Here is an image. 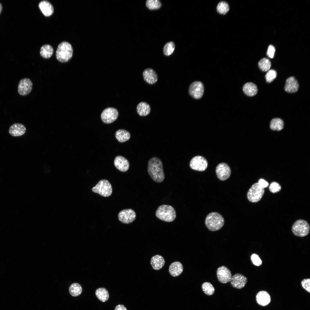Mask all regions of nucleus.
Instances as JSON below:
<instances>
[{"mask_svg":"<svg viewBox=\"0 0 310 310\" xmlns=\"http://www.w3.org/2000/svg\"><path fill=\"white\" fill-rule=\"evenodd\" d=\"M148 172L149 175L154 181L162 182L165 178L162 162L156 157L151 158L148 162Z\"/></svg>","mask_w":310,"mask_h":310,"instance_id":"1","label":"nucleus"},{"mask_svg":"<svg viewBox=\"0 0 310 310\" xmlns=\"http://www.w3.org/2000/svg\"><path fill=\"white\" fill-rule=\"evenodd\" d=\"M224 219L219 213L213 212L206 216L205 224L208 228L211 231H216L220 229L224 225Z\"/></svg>","mask_w":310,"mask_h":310,"instance_id":"2","label":"nucleus"},{"mask_svg":"<svg viewBox=\"0 0 310 310\" xmlns=\"http://www.w3.org/2000/svg\"><path fill=\"white\" fill-rule=\"evenodd\" d=\"M73 49L71 45L68 42L63 41L58 45L56 52L57 59L61 63L68 61L72 57Z\"/></svg>","mask_w":310,"mask_h":310,"instance_id":"3","label":"nucleus"},{"mask_svg":"<svg viewBox=\"0 0 310 310\" xmlns=\"http://www.w3.org/2000/svg\"><path fill=\"white\" fill-rule=\"evenodd\" d=\"M155 214L159 219L167 222L173 221L176 216L174 208L171 206L166 204L159 206L156 211Z\"/></svg>","mask_w":310,"mask_h":310,"instance_id":"4","label":"nucleus"},{"mask_svg":"<svg viewBox=\"0 0 310 310\" xmlns=\"http://www.w3.org/2000/svg\"><path fill=\"white\" fill-rule=\"evenodd\" d=\"M310 226L306 220L300 219L296 221L292 227L293 234L297 236L303 237L307 235L310 231Z\"/></svg>","mask_w":310,"mask_h":310,"instance_id":"5","label":"nucleus"},{"mask_svg":"<svg viewBox=\"0 0 310 310\" xmlns=\"http://www.w3.org/2000/svg\"><path fill=\"white\" fill-rule=\"evenodd\" d=\"M92 191L103 197L110 196L112 193V188L108 180L103 179L100 181L92 189Z\"/></svg>","mask_w":310,"mask_h":310,"instance_id":"6","label":"nucleus"},{"mask_svg":"<svg viewBox=\"0 0 310 310\" xmlns=\"http://www.w3.org/2000/svg\"><path fill=\"white\" fill-rule=\"evenodd\" d=\"M264 193V189L261 187L258 183H256L249 190L247 194V198L251 202H257L261 200Z\"/></svg>","mask_w":310,"mask_h":310,"instance_id":"7","label":"nucleus"},{"mask_svg":"<svg viewBox=\"0 0 310 310\" xmlns=\"http://www.w3.org/2000/svg\"><path fill=\"white\" fill-rule=\"evenodd\" d=\"M119 113L117 110L114 108L108 107L104 110L101 115V118L103 123L106 124L111 123L118 118Z\"/></svg>","mask_w":310,"mask_h":310,"instance_id":"8","label":"nucleus"},{"mask_svg":"<svg viewBox=\"0 0 310 310\" xmlns=\"http://www.w3.org/2000/svg\"><path fill=\"white\" fill-rule=\"evenodd\" d=\"M204 92L203 84L201 82L195 81L192 83L189 86V93L194 99H200L203 96Z\"/></svg>","mask_w":310,"mask_h":310,"instance_id":"9","label":"nucleus"},{"mask_svg":"<svg viewBox=\"0 0 310 310\" xmlns=\"http://www.w3.org/2000/svg\"><path fill=\"white\" fill-rule=\"evenodd\" d=\"M208 162L203 157L197 156H194L191 160L189 166L194 170L202 171L205 170L208 166Z\"/></svg>","mask_w":310,"mask_h":310,"instance_id":"10","label":"nucleus"},{"mask_svg":"<svg viewBox=\"0 0 310 310\" xmlns=\"http://www.w3.org/2000/svg\"><path fill=\"white\" fill-rule=\"evenodd\" d=\"M119 220L122 223L128 224L132 223L135 219L136 213L131 209H126L120 211L118 214Z\"/></svg>","mask_w":310,"mask_h":310,"instance_id":"11","label":"nucleus"},{"mask_svg":"<svg viewBox=\"0 0 310 310\" xmlns=\"http://www.w3.org/2000/svg\"><path fill=\"white\" fill-rule=\"evenodd\" d=\"M32 83L29 78H25L21 80L18 86V92L21 96H25L29 94L31 91Z\"/></svg>","mask_w":310,"mask_h":310,"instance_id":"12","label":"nucleus"},{"mask_svg":"<svg viewBox=\"0 0 310 310\" xmlns=\"http://www.w3.org/2000/svg\"><path fill=\"white\" fill-rule=\"evenodd\" d=\"M216 172L217 177L220 180L225 181L230 177L231 170L229 166L226 164L221 163L218 165L216 168Z\"/></svg>","mask_w":310,"mask_h":310,"instance_id":"13","label":"nucleus"},{"mask_svg":"<svg viewBox=\"0 0 310 310\" xmlns=\"http://www.w3.org/2000/svg\"><path fill=\"white\" fill-rule=\"evenodd\" d=\"M216 275L218 280L223 284L230 282L232 277L230 270L224 266H221L218 268Z\"/></svg>","mask_w":310,"mask_h":310,"instance_id":"14","label":"nucleus"},{"mask_svg":"<svg viewBox=\"0 0 310 310\" xmlns=\"http://www.w3.org/2000/svg\"><path fill=\"white\" fill-rule=\"evenodd\" d=\"M230 282L231 284L233 287L238 289H241L243 288L246 284L247 279L242 274L237 273L232 276Z\"/></svg>","mask_w":310,"mask_h":310,"instance_id":"15","label":"nucleus"},{"mask_svg":"<svg viewBox=\"0 0 310 310\" xmlns=\"http://www.w3.org/2000/svg\"><path fill=\"white\" fill-rule=\"evenodd\" d=\"M143 76L145 81L150 84H155L158 79V76L156 71L150 68L146 69L144 70Z\"/></svg>","mask_w":310,"mask_h":310,"instance_id":"16","label":"nucleus"},{"mask_svg":"<svg viewBox=\"0 0 310 310\" xmlns=\"http://www.w3.org/2000/svg\"><path fill=\"white\" fill-rule=\"evenodd\" d=\"M114 162L116 168L121 172H126L129 168V161L125 158L122 156H117L114 159Z\"/></svg>","mask_w":310,"mask_h":310,"instance_id":"17","label":"nucleus"},{"mask_svg":"<svg viewBox=\"0 0 310 310\" xmlns=\"http://www.w3.org/2000/svg\"><path fill=\"white\" fill-rule=\"evenodd\" d=\"M26 131V128L23 124L20 123H15L10 127L9 132L11 136L18 137L24 134Z\"/></svg>","mask_w":310,"mask_h":310,"instance_id":"18","label":"nucleus"},{"mask_svg":"<svg viewBox=\"0 0 310 310\" xmlns=\"http://www.w3.org/2000/svg\"><path fill=\"white\" fill-rule=\"evenodd\" d=\"M299 88V83L294 77H290L286 79L284 86L286 91L290 93L295 92L298 91Z\"/></svg>","mask_w":310,"mask_h":310,"instance_id":"19","label":"nucleus"},{"mask_svg":"<svg viewBox=\"0 0 310 310\" xmlns=\"http://www.w3.org/2000/svg\"><path fill=\"white\" fill-rule=\"evenodd\" d=\"M257 303L262 306L267 305L270 303L271 297L269 294L265 291L259 292L256 296Z\"/></svg>","mask_w":310,"mask_h":310,"instance_id":"20","label":"nucleus"},{"mask_svg":"<svg viewBox=\"0 0 310 310\" xmlns=\"http://www.w3.org/2000/svg\"><path fill=\"white\" fill-rule=\"evenodd\" d=\"M40 9L46 16L51 15L54 12V8L52 4L49 1L44 0L40 2L38 5Z\"/></svg>","mask_w":310,"mask_h":310,"instance_id":"21","label":"nucleus"},{"mask_svg":"<svg viewBox=\"0 0 310 310\" xmlns=\"http://www.w3.org/2000/svg\"><path fill=\"white\" fill-rule=\"evenodd\" d=\"M170 274L173 276L177 277L180 275L183 270L182 264L180 262L175 261L169 266L168 269Z\"/></svg>","mask_w":310,"mask_h":310,"instance_id":"22","label":"nucleus"},{"mask_svg":"<svg viewBox=\"0 0 310 310\" xmlns=\"http://www.w3.org/2000/svg\"><path fill=\"white\" fill-rule=\"evenodd\" d=\"M165 260L162 256L157 255L152 257L150 264L153 269L159 270L161 269L165 264Z\"/></svg>","mask_w":310,"mask_h":310,"instance_id":"23","label":"nucleus"},{"mask_svg":"<svg viewBox=\"0 0 310 310\" xmlns=\"http://www.w3.org/2000/svg\"><path fill=\"white\" fill-rule=\"evenodd\" d=\"M136 110L138 114L141 116H146L148 115L151 111L149 104L145 102H142L137 105Z\"/></svg>","mask_w":310,"mask_h":310,"instance_id":"24","label":"nucleus"},{"mask_svg":"<svg viewBox=\"0 0 310 310\" xmlns=\"http://www.w3.org/2000/svg\"><path fill=\"white\" fill-rule=\"evenodd\" d=\"M243 90L244 93L247 96H253L257 93V86L252 82H247L243 86Z\"/></svg>","mask_w":310,"mask_h":310,"instance_id":"25","label":"nucleus"},{"mask_svg":"<svg viewBox=\"0 0 310 310\" xmlns=\"http://www.w3.org/2000/svg\"><path fill=\"white\" fill-rule=\"evenodd\" d=\"M115 137L119 142L123 143L128 140L130 138L131 135L128 131L123 129H120L116 132Z\"/></svg>","mask_w":310,"mask_h":310,"instance_id":"26","label":"nucleus"},{"mask_svg":"<svg viewBox=\"0 0 310 310\" xmlns=\"http://www.w3.org/2000/svg\"><path fill=\"white\" fill-rule=\"evenodd\" d=\"M95 295L98 299L103 302L107 301L109 297L108 291L104 288H100L97 289L95 291Z\"/></svg>","mask_w":310,"mask_h":310,"instance_id":"27","label":"nucleus"},{"mask_svg":"<svg viewBox=\"0 0 310 310\" xmlns=\"http://www.w3.org/2000/svg\"><path fill=\"white\" fill-rule=\"evenodd\" d=\"M53 53V47L49 44H45L42 46L40 50V54L43 58L48 59L51 57Z\"/></svg>","mask_w":310,"mask_h":310,"instance_id":"28","label":"nucleus"},{"mask_svg":"<svg viewBox=\"0 0 310 310\" xmlns=\"http://www.w3.org/2000/svg\"><path fill=\"white\" fill-rule=\"evenodd\" d=\"M284 123L283 120L279 118L273 119L271 121L270 126L273 130L280 131L283 129Z\"/></svg>","mask_w":310,"mask_h":310,"instance_id":"29","label":"nucleus"},{"mask_svg":"<svg viewBox=\"0 0 310 310\" xmlns=\"http://www.w3.org/2000/svg\"><path fill=\"white\" fill-rule=\"evenodd\" d=\"M69 292L72 296H78L82 293V288L78 283H74L70 285L69 288Z\"/></svg>","mask_w":310,"mask_h":310,"instance_id":"30","label":"nucleus"},{"mask_svg":"<svg viewBox=\"0 0 310 310\" xmlns=\"http://www.w3.org/2000/svg\"><path fill=\"white\" fill-rule=\"evenodd\" d=\"M258 65L259 68L264 71H268L271 67V63L267 58H264L259 61Z\"/></svg>","mask_w":310,"mask_h":310,"instance_id":"31","label":"nucleus"},{"mask_svg":"<svg viewBox=\"0 0 310 310\" xmlns=\"http://www.w3.org/2000/svg\"><path fill=\"white\" fill-rule=\"evenodd\" d=\"M202 288L205 294L208 295H212L215 292L214 286L209 282H206L204 283L202 285Z\"/></svg>","mask_w":310,"mask_h":310,"instance_id":"32","label":"nucleus"},{"mask_svg":"<svg viewBox=\"0 0 310 310\" xmlns=\"http://www.w3.org/2000/svg\"><path fill=\"white\" fill-rule=\"evenodd\" d=\"M216 9L218 13L221 14L225 15L229 11V7L227 3L222 1L218 3Z\"/></svg>","mask_w":310,"mask_h":310,"instance_id":"33","label":"nucleus"},{"mask_svg":"<svg viewBox=\"0 0 310 310\" xmlns=\"http://www.w3.org/2000/svg\"><path fill=\"white\" fill-rule=\"evenodd\" d=\"M146 7L151 10L157 9L161 6V3L158 0H148L146 2Z\"/></svg>","mask_w":310,"mask_h":310,"instance_id":"34","label":"nucleus"},{"mask_svg":"<svg viewBox=\"0 0 310 310\" xmlns=\"http://www.w3.org/2000/svg\"><path fill=\"white\" fill-rule=\"evenodd\" d=\"M175 49V44L173 42L171 41L167 43L163 49L164 55L166 56L170 55L173 53Z\"/></svg>","mask_w":310,"mask_h":310,"instance_id":"35","label":"nucleus"},{"mask_svg":"<svg viewBox=\"0 0 310 310\" xmlns=\"http://www.w3.org/2000/svg\"><path fill=\"white\" fill-rule=\"evenodd\" d=\"M277 76L276 71L274 69H270L267 72L265 75L266 82L268 83L272 82L276 78Z\"/></svg>","mask_w":310,"mask_h":310,"instance_id":"36","label":"nucleus"},{"mask_svg":"<svg viewBox=\"0 0 310 310\" xmlns=\"http://www.w3.org/2000/svg\"><path fill=\"white\" fill-rule=\"evenodd\" d=\"M281 187L280 184L275 181L272 182L269 187V190L273 193L279 192L281 190Z\"/></svg>","mask_w":310,"mask_h":310,"instance_id":"37","label":"nucleus"},{"mask_svg":"<svg viewBox=\"0 0 310 310\" xmlns=\"http://www.w3.org/2000/svg\"><path fill=\"white\" fill-rule=\"evenodd\" d=\"M251 259L253 264L256 266H259L262 264V261L258 255L255 253L252 254L251 256Z\"/></svg>","mask_w":310,"mask_h":310,"instance_id":"38","label":"nucleus"},{"mask_svg":"<svg viewBox=\"0 0 310 310\" xmlns=\"http://www.w3.org/2000/svg\"><path fill=\"white\" fill-rule=\"evenodd\" d=\"M301 284L303 287L309 292H310V279L307 278L302 280Z\"/></svg>","mask_w":310,"mask_h":310,"instance_id":"39","label":"nucleus"},{"mask_svg":"<svg viewBox=\"0 0 310 310\" xmlns=\"http://www.w3.org/2000/svg\"><path fill=\"white\" fill-rule=\"evenodd\" d=\"M275 52V49L272 45H270L268 47L267 53V55L270 58H272L274 56Z\"/></svg>","mask_w":310,"mask_h":310,"instance_id":"40","label":"nucleus"},{"mask_svg":"<svg viewBox=\"0 0 310 310\" xmlns=\"http://www.w3.org/2000/svg\"><path fill=\"white\" fill-rule=\"evenodd\" d=\"M258 183L261 187L264 188L267 187L269 185L267 181L262 179H260Z\"/></svg>","mask_w":310,"mask_h":310,"instance_id":"41","label":"nucleus"},{"mask_svg":"<svg viewBox=\"0 0 310 310\" xmlns=\"http://www.w3.org/2000/svg\"><path fill=\"white\" fill-rule=\"evenodd\" d=\"M115 310H127L126 308L122 305H119L115 307Z\"/></svg>","mask_w":310,"mask_h":310,"instance_id":"42","label":"nucleus"},{"mask_svg":"<svg viewBox=\"0 0 310 310\" xmlns=\"http://www.w3.org/2000/svg\"><path fill=\"white\" fill-rule=\"evenodd\" d=\"M2 9V4L0 3V14L1 12Z\"/></svg>","mask_w":310,"mask_h":310,"instance_id":"43","label":"nucleus"}]
</instances>
